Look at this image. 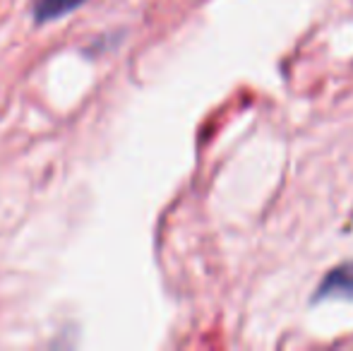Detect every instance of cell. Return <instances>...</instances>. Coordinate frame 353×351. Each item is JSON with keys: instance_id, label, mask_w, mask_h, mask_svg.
<instances>
[{"instance_id": "1", "label": "cell", "mask_w": 353, "mask_h": 351, "mask_svg": "<svg viewBox=\"0 0 353 351\" xmlns=\"http://www.w3.org/2000/svg\"><path fill=\"white\" fill-rule=\"evenodd\" d=\"M330 299H353V260L336 265L320 281L315 301H330Z\"/></svg>"}, {"instance_id": "2", "label": "cell", "mask_w": 353, "mask_h": 351, "mask_svg": "<svg viewBox=\"0 0 353 351\" xmlns=\"http://www.w3.org/2000/svg\"><path fill=\"white\" fill-rule=\"evenodd\" d=\"M82 3L84 0H37L34 14H37V22H48V19H58L63 14L72 12Z\"/></svg>"}]
</instances>
